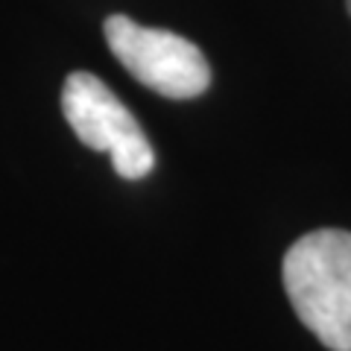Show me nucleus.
<instances>
[{
    "label": "nucleus",
    "instance_id": "nucleus-2",
    "mask_svg": "<svg viewBox=\"0 0 351 351\" xmlns=\"http://www.w3.org/2000/svg\"><path fill=\"white\" fill-rule=\"evenodd\" d=\"M62 112L85 147L112 158L117 176L144 179L156 167V152L138 117L117 100V94L100 76L85 71L71 73L62 88Z\"/></svg>",
    "mask_w": 351,
    "mask_h": 351
},
{
    "label": "nucleus",
    "instance_id": "nucleus-3",
    "mask_svg": "<svg viewBox=\"0 0 351 351\" xmlns=\"http://www.w3.org/2000/svg\"><path fill=\"white\" fill-rule=\"evenodd\" d=\"M103 32L114 59L161 97L191 100L211 85V68L202 50L176 32L141 27L126 15L106 18Z\"/></svg>",
    "mask_w": 351,
    "mask_h": 351
},
{
    "label": "nucleus",
    "instance_id": "nucleus-1",
    "mask_svg": "<svg viewBox=\"0 0 351 351\" xmlns=\"http://www.w3.org/2000/svg\"><path fill=\"white\" fill-rule=\"evenodd\" d=\"M284 290L295 316L331 351H351V234L319 228L284 255Z\"/></svg>",
    "mask_w": 351,
    "mask_h": 351
},
{
    "label": "nucleus",
    "instance_id": "nucleus-4",
    "mask_svg": "<svg viewBox=\"0 0 351 351\" xmlns=\"http://www.w3.org/2000/svg\"><path fill=\"white\" fill-rule=\"evenodd\" d=\"M348 12H351V0H348Z\"/></svg>",
    "mask_w": 351,
    "mask_h": 351
}]
</instances>
